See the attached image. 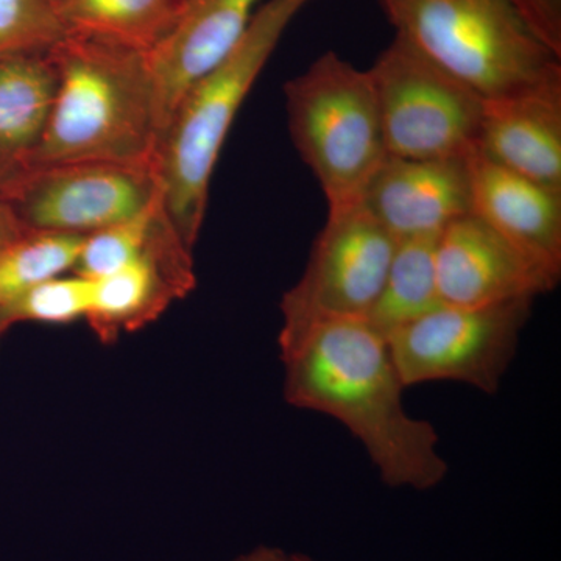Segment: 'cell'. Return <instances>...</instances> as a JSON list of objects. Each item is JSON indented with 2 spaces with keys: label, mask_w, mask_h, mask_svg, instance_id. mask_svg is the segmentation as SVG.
Returning a JSON list of instances; mask_svg holds the SVG:
<instances>
[{
  "label": "cell",
  "mask_w": 561,
  "mask_h": 561,
  "mask_svg": "<svg viewBox=\"0 0 561 561\" xmlns=\"http://www.w3.org/2000/svg\"><path fill=\"white\" fill-rule=\"evenodd\" d=\"M284 400L348 427L390 489L431 490L448 474L438 432L402 404L389 342L367 319H321L278 337Z\"/></svg>",
  "instance_id": "obj_1"
},
{
  "label": "cell",
  "mask_w": 561,
  "mask_h": 561,
  "mask_svg": "<svg viewBox=\"0 0 561 561\" xmlns=\"http://www.w3.org/2000/svg\"><path fill=\"white\" fill-rule=\"evenodd\" d=\"M47 54L57 84L33 169L158 160L162 133L146 54L76 35Z\"/></svg>",
  "instance_id": "obj_2"
},
{
  "label": "cell",
  "mask_w": 561,
  "mask_h": 561,
  "mask_svg": "<svg viewBox=\"0 0 561 561\" xmlns=\"http://www.w3.org/2000/svg\"><path fill=\"white\" fill-rule=\"evenodd\" d=\"M309 0H267L234 50L195 81L162 136L160 175L165 210L181 239L194 250L206 209L210 179L239 110L294 18Z\"/></svg>",
  "instance_id": "obj_3"
},
{
  "label": "cell",
  "mask_w": 561,
  "mask_h": 561,
  "mask_svg": "<svg viewBox=\"0 0 561 561\" xmlns=\"http://www.w3.org/2000/svg\"><path fill=\"white\" fill-rule=\"evenodd\" d=\"M397 35L483 101L561 72V58L512 0H381Z\"/></svg>",
  "instance_id": "obj_4"
},
{
  "label": "cell",
  "mask_w": 561,
  "mask_h": 561,
  "mask_svg": "<svg viewBox=\"0 0 561 561\" xmlns=\"http://www.w3.org/2000/svg\"><path fill=\"white\" fill-rule=\"evenodd\" d=\"M284 94L291 142L319 181L328 208L359 202L389 157L370 70L330 50L287 81Z\"/></svg>",
  "instance_id": "obj_5"
},
{
  "label": "cell",
  "mask_w": 561,
  "mask_h": 561,
  "mask_svg": "<svg viewBox=\"0 0 561 561\" xmlns=\"http://www.w3.org/2000/svg\"><path fill=\"white\" fill-rule=\"evenodd\" d=\"M389 157L468 158L478 150L483 99L401 35L373 65Z\"/></svg>",
  "instance_id": "obj_6"
},
{
  "label": "cell",
  "mask_w": 561,
  "mask_h": 561,
  "mask_svg": "<svg viewBox=\"0 0 561 561\" xmlns=\"http://www.w3.org/2000/svg\"><path fill=\"white\" fill-rule=\"evenodd\" d=\"M535 300L481 308L442 306L391 332V357L405 389L416 383L456 381L496 393L531 316Z\"/></svg>",
  "instance_id": "obj_7"
},
{
  "label": "cell",
  "mask_w": 561,
  "mask_h": 561,
  "mask_svg": "<svg viewBox=\"0 0 561 561\" xmlns=\"http://www.w3.org/2000/svg\"><path fill=\"white\" fill-rule=\"evenodd\" d=\"M301 278L280 298L278 337L321 319H367L398 241L359 202L328 208Z\"/></svg>",
  "instance_id": "obj_8"
},
{
  "label": "cell",
  "mask_w": 561,
  "mask_h": 561,
  "mask_svg": "<svg viewBox=\"0 0 561 561\" xmlns=\"http://www.w3.org/2000/svg\"><path fill=\"white\" fill-rule=\"evenodd\" d=\"M162 194L160 160L38 165L3 197L22 227L88 238Z\"/></svg>",
  "instance_id": "obj_9"
},
{
  "label": "cell",
  "mask_w": 561,
  "mask_h": 561,
  "mask_svg": "<svg viewBox=\"0 0 561 561\" xmlns=\"http://www.w3.org/2000/svg\"><path fill=\"white\" fill-rule=\"evenodd\" d=\"M92 280L94 294L84 320L102 343L116 342L124 332L153 323L197 284L192 249L173 227L165 206L139 256Z\"/></svg>",
  "instance_id": "obj_10"
},
{
  "label": "cell",
  "mask_w": 561,
  "mask_h": 561,
  "mask_svg": "<svg viewBox=\"0 0 561 561\" xmlns=\"http://www.w3.org/2000/svg\"><path fill=\"white\" fill-rule=\"evenodd\" d=\"M435 262L443 306L454 308L535 300L559 284L472 213L438 234Z\"/></svg>",
  "instance_id": "obj_11"
},
{
  "label": "cell",
  "mask_w": 561,
  "mask_h": 561,
  "mask_svg": "<svg viewBox=\"0 0 561 561\" xmlns=\"http://www.w3.org/2000/svg\"><path fill=\"white\" fill-rule=\"evenodd\" d=\"M470 157H387L360 201L397 241L440 234L451 221L471 214Z\"/></svg>",
  "instance_id": "obj_12"
},
{
  "label": "cell",
  "mask_w": 561,
  "mask_h": 561,
  "mask_svg": "<svg viewBox=\"0 0 561 561\" xmlns=\"http://www.w3.org/2000/svg\"><path fill=\"white\" fill-rule=\"evenodd\" d=\"M478 151L501 168L561 192V72L483 101Z\"/></svg>",
  "instance_id": "obj_13"
},
{
  "label": "cell",
  "mask_w": 561,
  "mask_h": 561,
  "mask_svg": "<svg viewBox=\"0 0 561 561\" xmlns=\"http://www.w3.org/2000/svg\"><path fill=\"white\" fill-rule=\"evenodd\" d=\"M261 5V0H186L172 32L146 54L162 136L184 92L234 50Z\"/></svg>",
  "instance_id": "obj_14"
},
{
  "label": "cell",
  "mask_w": 561,
  "mask_h": 561,
  "mask_svg": "<svg viewBox=\"0 0 561 561\" xmlns=\"http://www.w3.org/2000/svg\"><path fill=\"white\" fill-rule=\"evenodd\" d=\"M474 216L504 236L559 283L561 278V192L486 160L470 157Z\"/></svg>",
  "instance_id": "obj_15"
},
{
  "label": "cell",
  "mask_w": 561,
  "mask_h": 561,
  "mask_svg": "<svg viewBox=\"0 0 561 561\" xmlns=\"http://www.w3.org/2000/svg\"><path fill=\"white\" fill-rule=\"evenodd\" d=\"M49 54L0 58V198L35 164L54 101Z\"/></svg>",
  "instance_id": "obj_16"
},
{
  "label": "cell",
  "mask_w": 561,
  "mask_h": 561,
  "mask_svg": "<svg viewBox=\"0 0 561 561\" xmlns=\"http://www.w3.org/2000/svg\"><path fill=\"white\" fill-rule=\"evenodd\" d=\"M186 0H58L62 35L149 54L179 22Z\"/></svg>",
  "instance_id": "obj_17"
},
{
  "label": "cell",
  "mask_w": 561,
  "mask_h": 561,
  "mask_svg": "<svg viewBox=\"0 0 561 561\" xmlns=\"http://www.w3.org/2000/svg\"><path fill=\"white\" fill-rule=\"evenodd\" d=\"M437 239L438 234H432L398 241L381 295L367 317L383 337L442 308L435 262Z\"/></svg>",
  "instance_id": "obj_18"
},
{
  "label": "cell",
  "mask_w": 561,
  "mask_h": 561,
  "mask_svg": "<svg viewBox=\"0 0 561 561\" xmlns=\"http://www.w3.org/2000/svg\"><path fill=\"white\" fill-rule=\"evenodd\" d=\"M84 238L60 232H22L0 249V308L44 280L72 273Z\"/></svg>",
  "instance_id": "obj_19"
},
{
  "label": "cell",
  "mask_w": 561,
  "mask_h": 561,
  "mask_svg": "<svg viewBox=\"0 0 561 561\" xmlns=\"http://www.w3.org/2000/svg\"><path fill=\"white\" fill-rule=\"evenodd\" d=\"M94 280L79 273H66L44 280L0 308V337L21 323L69 324L87 319Z\"/></svg>",
  "instance_id": "obj_20"
},
{
  "label": "cell",
  "mask_w": 561,
  "mask_h": 561,
  "mask_svg": "<svg viewBox=\"0 0 561 561\" xmlns=\"http://www.w3.org/2000/svg\"><path fill=\"white\" fill-rule=\"evenodd\" d=\"M164 206L162 194L131 219L84 238L73 273L99 279L136 260L149 242L154 220Z\"/></svg>",
  "instance_id": "obj_21"
},
{
  "label": "cell",
  "mask_w": 561,
  "mask_h": 561,
  "mask_svg": "<svg viewBox=\"0 0 561 561\" xmlns=\"http://www.w3.org/2000/svg\"><path fill=\"white\" fill-rule=\"evenodd\" d=\"M62 38L47 0H0V58L46 54Z\"/></svg>",
  "instance_id": "obj_22"
},
{
  "label": "cell",
  "mask_w": 561,
  "mask_h": 561,
  "mask_svg": "<svg viewBox=\"0 0 561 561\" xmlns=\"http://www.w3.org/2000/svg\"><path fill=\"white\" fill-rule=\"evenodd\" d=\"M530 27L561 58V0H512Z\"/></svg>",
  "instance_id": "obj_23"
},
{
  "label": "cell",
  "mask_w": 561,
  "mask_h": 561,
  "mask_svg": "<svg viewBox=\"0 0 561 561\" xmlns=\"http://www.w3.org/2000/svg\"><path fill=\"white\" fill-rule=\"evenodd\" d=\"M24 227L20 224V220L14 217L11 213L10 206L7 205L3 198H0V249L5 247L7 243L14 241L20 238L22 232H25Z\"/></svg>",
  "instance_id": "obj_24"
},
{
  "label": "cell",
  "mask_w": 561,
  "mask_h": 561,
  "mask_svg": "<svg viewBox=\"0 0 561 561\" xmlns=\"http://www.w3.org/2000/svg\"><path fill=\"white\" fill-rule=\"evenodd\" d=\"M232 561H294L291 553L284 552L283 549L272 548V546H257L251 551L242 553Z\"/></svg>",
  "instance_id": "obj_25"
},
{
  "label": "cell",
  "mask_w": 561,
  "mask_h": 561,
  "mask_svg": "<svg viewBox=\"0 0 561 561\" xmlns=\"http://www.w3.org/2000/svg\"><path fill=\"white\" fill-rule=\"evenodd\" d=\"M291 560H294V561H316V560H312L311 557L306 556V553H291Z\"/></svg>",
  "instance_id": "obj_26"
},
{
  "label": "cell",
  "mask_w": 561,
  "mask_h": 561,
  "mask_svg": "<svg viewBox=\"0 0 561 561\" xmlns=\"http://www.w3.org/2000/svg\"><path fill=\"white\" fill-rule=\"evenodd\" d=\"M47 2H49L51 7H55V3H57L58 0H47Z\"/></svg>",
  "instance_id": "obj_27"
},
{
  "label": "cell",
  "mask_w": 561,
  "mask_h": 561,
  "mask_svg": "<svg viewBox=\"0 0 561 561\" xmlns=\"http://www.w3.org/2000/svg\"><path fill=\"white\" fill-rule=\"evenodd\" d=\"M0 339H2V337H0Z\"/></svg>",
  "instance_id": "obj_28"
}]
</instances>
